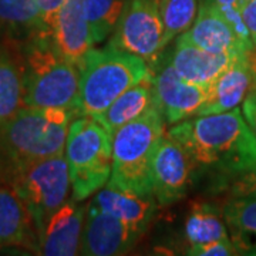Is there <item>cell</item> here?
Wrapping results in <instances>:
<instances>
[{"label": "cell", "instance_id": "1", "mask_svg": "<svg viewBox=\"0 0 256 256\" xmlns=\"http://www.w3.org/2000/svg\"><path fill=\"white\" fill-rule=\"evenodd\" d=\"M168 136L184 146L195 168L232 180L256 166V137L238 107L184 120L171 126Z\"/></svg>", "mask_w": 256, "mask_h": 256}, {"label": "cell", "instance_id": "2", "mask_svg": "<svg viewBox=\"0 0 256 256\" xmlns=\"http://www.w3.org/2000/svg\"><path fill=\"white\" fill-rule=\"evenodd\" d=\"M78 114L68 108L23 106L0 130V175L14 166L64 154L70 124Z\"/></svg>", "mask_w": 256, "mask_h": 256}, {"label": "cell", "instance_id": "3", "mask_svg": "<svg viewBox=\"0 0 256 256\" xmlns=\"http://www.w3.org/2000/svg\"><path fill=\"white\" fill-rule=\"evenodd\" d=\"M20 67L23 74L24 106L68 108L78 114L80 68L56 50L50 36L30 38Z\"/></svg>", "mask_w": 256, "mask_h": 256}, {"label": "cell", "instance_id": "4", "mask_svg": "<svg viewBox=\"0 0 256 256\" xmlns=\"http://www.w3.org/2000/svg\"><path fill=\"white\" fill-rule=\"evenodd\" d=\"M78 117H96L152 73L144 58L108 44L92 48L80 64Z\"/></svg>", "mask_w": 256, "mask_h": 256}, {"label": "cell", "instance_id": "5", "mask_svg": "<svg viewBox=\"0 0 256 256\" xmlns=\"http://www.w3.org/2000/svg\"><path fill=\"white\" fill-rule=\"evenodd\" d=\"M165 126L158 108H154L111 136L112 166L108 185L141 195H152L151 162L166 132Z\"/></svg>", "mask_w": 256, "mask_h": 256}, {"label": "cell", "instance_id": "6", "mask_svg": "<svg viewBox=\"0 0 256 256\" xmlns=\"http://www.w3.org/2000/svg\"><path fill=\"white\" fill-rule=\"evenodd\" d=\"M0 180L9 184L28 208L38 238L47 222L70 200L72 181L64 154L14 166Z\"/></svg>", "mask_w": 256, "mask_h": 256}, {"label": "cell", "instance_id": "7", "mask_svg": "<svg viewBox=\"0 0 256 256\" xmlns=\"http://www.w3.org/2000/svg\"><path fill=\"white\" fill-rule=\"evenodd\" d=\"M64 156L74 201H86L108 182L112 166L111 136L92 117L80 116L73 120Z\"/></svg>", "mask_w": 256, "mask_h": 256}, {"label": "cell", "instance_id": "8", "mask_svg": "<svg viewBox=\"0 0 256 256\" xmlns=\"http://www.w3.org/2000/svg\"><path fill=\"white\" fill-rule=\"evenodd\" d=\"M111 46L154 62L165 47L161 0H126Z\"/></svg>", "mask_w": 256, "mask_h": 256}, {"label": "cell", "instance_id": "9", "mask_svg": "<svg viewBox=\"0 0 256 256\" xmlns=\"http://www.w3.org/2000/svg\"><path fill=\"white\" fill-rule=\"evenodd\" d=\"M194 170L195 165L184 146L165 132L151 162V186L156 204L166 206L184 200Z\"/></svg>", "mask_w": 256, "mask_h": 256}, {"label": "cell", "instance_id": "10", "mask_svg": "<svg viewBox=\"0 0 256 256\" xmlns=\"http://www.w3.org/2000/svg\"><path fill=\"white\" fill-rule=\"evenodd\" d=\"M152 82L156 108L166 126L195 117L206 100L208 87L184 80L170 62L152 74Z\"/></svg>", "mask_w": 256, "mask_h": 256}, {"label": "cell", "instance_id": "11", "mask_svg": "<svg viewBox=\"0 0 256 256\" xmlns=\"http://www.w3.org/2000/svg\"><path fill=\"white\" fill-rule=\"evenodd\" d=\"M141 236V232L90 202L86 212L80 254L87 256L124 255Z\"/></svg>", "mask_w": 256, "mask_h": 256}, {"label": "cell", "instance_id": "12", "mask_svg": "<svg viewBox=\"0 0 256 256\" xmlns=\"http://www.w3.org/2000/svg\"><path fill=\"white\" fill-rule=\"evenodd\" d=\"M182 34L195 46L216 54H246L254 47L236 36L214 0H202L192 26Z\"/></svg>", "mask_w": 256, "mask_h": 256}, {"label": "cell", "instance_id": "13", "mask_svg": "<svg viewBox=\"0 0 256 256\" xmlns=\"http://www.w3.org/2000/svg\"><path fill=\"white\" fill-rule=\"evenodd\" d=\"M50 40L66 60L77 67L96 44L82 0H66L50 28Z\"/></svg>", "mask_w": 256, "mask_h": 256}, {"label": "cell", "instance_id": "14", "mask_svg": "<svg viewBox=\"0 0 256 256\" xmlns=\"http://www.w3.org/2000/svg\"><path fill=\"white\" fill-rule=\"evenodd\" d=\"M87 206L70 198L47 222L38 238V254L74 256L82 249Z\"/></svg>", "mask_w": 256, "mask_h": 256}, {"label": "cell", "instance_id": "15", "mask_svg": "<svg viewBox=\"0 0 256 256\" xmlns=\"http://www.w3.org/2000/svg\"><path fill=\"white\" fill-rule=\"evenodd\" d=\"M0 248L38 254V234L28 208L9 184L0 180Z\"/></svg>", "mask_w": 256, "mask_h": 256}, {"label": "cell", "instance_id": "16", "mask_svg": "<svg viewBox=\"0 0 256 256\" xmlns=\"http://www.w3.org/2000/svg\"><path fill=\"white\" fill-rule=\"evenodd\" d=\"M236 56L210 53L195 46L184 34H180L168 62L184 80L202 87H210Z\"/></svg>", "mask_w": 256, "mask_h": 256}, {"label": "cell", "instance_id": "17", "mask_svg": "<svg viewBox=\"0 0 256 256\" xmlns=\"http://www.w3.org/2000/svg\"><path fill=\"white\" fill-rule=\"evenodd\" d=\"M252 87L246 54L236 56L232 63L208 87L206 100L196 116L220 114L236 108Z\"/></svg>", "mask_w": 256, "mask_h": 256}, {"label": "cell", "instance_id": "18", "mask_svg": "<svg viewBox=\"0 0 256 256\" xmlns=\"http://www.w3.org/2000/svg\"><path fill=\"white\" fill-rule=\"evenodd\" d=\"M92 202L101 210L118 218L142 235L154 218L158 205L152 195H141L120 190L108 184L96 192Z\"/></svg>", "mask_w": 256, "mask_h": 256}, {"label": "cell", "instance_id": "19", "mask_svg": "<svg viewBox=\"0 0 256 256\" xmlns=\"http://www.w3.org/2000/svg\"><path fill=\"white\" fill-rule=\"evenodd\" d=\"M156 108L152 73L137 82L118 98L111 102L98 116L92 117L110 136L128 122L141 118L146 112Z\"/></svg>", "mask_w": 256, "mask_h": 256}, {"label": "cell", "instance_id": "20", "mask_svg": "<svg viewBox=\"0 0 256 256\" xmlns=\"http://www.w3.org/2000/svg\"><path fill=\"white\" fill-rule=\"evenodd\" d=\"M222 214L238 254L256 255V196L230 198Z\"/></svg>", "mask_w": 256, "mask_h": 256}, {"label": "cell", "instance_id": "21", "mask_svg": "<svg viewBox=\"0 0 256 256\" xmlns=\"http://www.w3.org/2000/svg\"><path fill=\"white\" fill-rule=\"evenodd\" d=\"M185 238L190 246L229 238L224 214L210 204L195 205L185 220Z\"/></svg>", "mask_w": 256, "mask_h": 256}, {"label": "cell", "instance_id": "22", "mask_svg": "<svg viewBox=\"0 0 256 256\" xmlns=\"http://www.w3.org/2000/svg\"><path fill=\"white\" fill-rule=\"evenodd\" d=\"M0 24L28 38L50 36L36 0H0Z\"/></svg>", "mask_w": 256, "mask_h": 256}, {"label": "cell", "instance_id": "23", "mask_svg": "<svg viewBox=\"0 0 256 256\" xmlns=\"http://www.w3.org/2000/svg\"><path fill=\"white\" fill-rule=\"evenodd\" d=\"M24 106L22 67L0 48V130Z\"/></svg>", "mask_w": 256, "mask_h": 256}, {"label": "cell", "instance_id": "24", "mask_svg": "<svg viewBox=\"0 0 256 256\" xmlns=\"http://www.w3.org/2000/svg\"><path fill=\"white\" fill-rule=\"evenodd\" d=\"M94 43H101L114 32L122 13L124 0H82Z\"/></svg>", "mask_w": 256, "mask_h": 256}, {"label": "cell", "instance_id": "25", "mask_svg": "<svg viewBox=\"0 0 256 256\" xmlns=\"http://www.w3.org/2000/svg\"><path fill=\"white\" fill-rule=\"evenodd\" d=\"M198 13L196 0H161V16L164 23V44L191 28Z\"/></svg>", "mask_w": 256, "mask_h": 256}, {"label": "cell", "instance_id": "26", "mask_svg": "<svg viewBox=\"0 0 256 256\" xmlns=\"http://www.w3.org/2000/svg\"><path fill=\"white\" fill-rule=\"evenodd\" d=\"M188 255L194 256H230L236 255L238 250L229 238L214 240L201 245H192L188 248Z\"/></svg>", "mask_w": 256, "mask_h": 256}, {"label": "cell", "instance_id": "27", "mask_svg": "<svg viewBox=\"0 0 256 256\" xmlns=\"http://www.w3.org/2000/svg\"><path fill=\"white\" fill-rule=\"evenodd\" d=\"M229 195L230 198L256 196V166L245 174L232 178L229 185Z\"/></svg>", "mask_w": 256, "mask_h": 256}, {"label": "cell", "instance_id": "28", "mask_svg": "<svg viewBox=\"0 0 256 256\" xmlns=\"http://www.w3.org/2000/svg\"><path fill=\"white\" fill-rule=\"evenodd\" d=\"M242 18L246 24L248 32L250 34L252 43L256 47V0H248L239 4Z\"/></svg>", "mask_w": 256, "mask_h": 256}, {"label": "cell", "instance_id": "29", "mask_svg": "<svg viewBox=\"0 0 256 256\" xmlns=\"http://www.w3.org/2000/svg\"><path fill=\"white\" fill-rule=\"evenodd\" d=\"M64 2L66 0H36L42 18H43L46 28H48V32H50L53 22H54L56 14L58 13V10L64 4Z\"/></svg>", "mask_w": 256, "mask_h": 256}, {"label": "cell", "instance_id": "30", "mask_svg": "<svg viewBox=\"0 0 256 256\" xmlns=\"http://www.w3.org/2000/svg\"><path fill=\"white\" fill-rule=\"evenodd\" d=\"M242 114L246 124L256 137V92L250 90L242 101Z\"/></svg>", "mask_w": 256, "mask_h": 256}, {"label": "cell", "instance_id": "31", "mask_svg": "<svg viewBox=\"0 0 256 256\" xmlns=\"http://www.w3.org/2000/svg\"><path fill=\"white\" fill-rule=\"evenodd\" d=\"M248 58V66H249V70H250V77H252V87L250 90L256 92V47L254 46L249 52L246 53Z\"/></svg>", "mask_w": 256, "mask_h": 256}, {"label": "cell", "instance_id": "32", "mask_svg": "<svg viewBox=\"0 0 256 256\" xmlns=\"http://www.w3.org/2000/svg\"><path fill=\"white\" fill-rule=\"evenodd\" d=\"M218 8H225V6H238L239 0H214Z\"/></svg>", "mask_w": 256, "mask_h": 256}, {"label": "cell", "instance_id": "33", "mask_svg": "<svg viewBox=\"0 0 256 256\" xmlns=\"http://www.w3.org/2000/svg\"><path fill=\"white\" fill-rule=\"evenodd\" d=\"M244 2H248V0H239V4H240V3H244Z\"/></svg>", "mask_w": 256, "mask_h": 256}]
</instances>
